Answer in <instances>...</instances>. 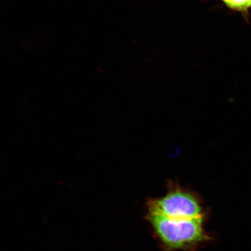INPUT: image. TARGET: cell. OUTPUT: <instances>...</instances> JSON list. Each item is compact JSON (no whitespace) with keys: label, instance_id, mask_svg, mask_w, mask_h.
Returning <instances> with one entry per match:
<instances>
[{"label":"cell","instance_id":"cell-1","mask_svg":"<svg viewBox=\"0 0 251 251\" xmlns=\"http://www.w3.org/2000/svg\"><path fill=\"white\" fill-rule=\"evenodd\" d=\"M145 219L164 251H195L212 240L204 228L206 217L175 219L147 213Z\"/></svg>","mask_w":251,"mask_h":251},{"label":"cell","instance_id":"cell-2","mask_svg":"<svg viewBox=\"0 0 251 251\" xmlns=\"http://www.w3.org/2000/svg\"><path fill=\"white\" fill-rule=\"evenodd\" d=\"M147 213L175 219H196L206 217V212L200 197L186 187L169 181L164 196L147 200Z\"/></svg>","mask_w":251,"mask_h":251},{"label":"cell","instance_id":"cell-3","mask_svg":"<svg viewBox=\"0 0 251 251\" xmlns=\"http://www.w3.org/2000/svg\"><path fill=\"white\" fill-rule=\"evenodd\" d=\"M233 10L237 11H246L251 8V0H221Z\"/></svg>","mask_w":251,"mask_h":251}]
</instances>
